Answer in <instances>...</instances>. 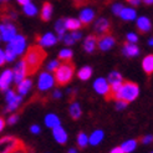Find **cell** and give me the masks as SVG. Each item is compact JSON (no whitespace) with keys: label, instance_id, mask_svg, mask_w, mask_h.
Listing matches in <instances>:
<instances>
[{"label":"cell","instance_id":"1","mask_svg":"<svg viewBox=\"0 0 153 153\" xmlns=\"http://www.w3.org/2000/svg\"><path fill=\"white\" fill-rule=\"evenodd\" d=\"M48 57V52L45 51L40 45H31L24 56V64H25V72L29 76L35 75L39 68L42 66L45 59Z\"/></svg>","mask_w":153,"mask_h":153},{"label":"cell","instance_id":"2","mask_svg":"<svg viewBox=\"0 0 153 153\" xmlns=\"http://www.w3.org/2000/svg\"><path fill=\"white\" fill-rule=\"evenodd\" d=\"M55 76H53V81L56 82L57 86H65L70 82L74 77L75 74V64L71 61H64L62 64H60L57 68L53 71Z\"/></svg>","mask_w":153,"mask_h":153},{"label":"cell","instance_id":"3","mask_svg":"<svg viewBox=\"0 0 153 153\" xmlns=\"http://www.w3.org/2000/svg\"><path fill=\"white\" fill-rule=\"evenodd\" d=\"M140 95V87L137 83L132 81H125L122 82V86L118 92L114 95L113 100L116 101H125L127 103L134 101Z\"/></svg>","mask_w":153,"mask_h":153},{"label":"cell","instance_id":"4","mask_svg":"<svg viewBox=\"0 0 153 153\" xmlns=\"http://www.w3.org/2000/svg\"><path fill=\"white\" fill-rule=\"evenodd\" d=\"M24 142L14 136H4L0 138V153H11L20 146H22Z\"/></svg>","mask_w":153,"mask_h":153},{"label":"cell","instance_id":"5","mask_svg":"<svg viewBox=\"0 0 153 153\" xmlns=\"http://www.w3.org/2000/svg\"><path fill=\"white\" fill-rule=\"evenodd\" d=\"M6 91H7V92H6L5 98H6L7 106L5 108V112H13V111H15L20 106L22 98H21L20 95L15 94V91H13V90H6Z\"/></svg>","mask_w":153,"mask_h":153},{"label":"cell","instance_id":"6","mask_svg":"<svg viewBox=\"0 0 153 153\" xmlns=\"http://www.w3.org/2000/svg\"><path fill=\"white\" fill-rule=\"evenodd\" d=\"M94 88L95 91L98 94V95H102L105 96V98L107 101L112 100V96H111V90H110V85L107 82L106 79H97L95 82H94Z\"/></svg>","mask_w":153,"mask_h":153},{"label":"cell","instance_id":"7","mask_svg":"<svg viewBox=\"0 0 153 153\" xmlns=\"http://www.w3.org/2000/svg\"><path fill=\"white\" fill-rule=\"evenodd\" d=\"M7 48H10L16 55H21L26 48V39L21 35H15L13 39L9 41Z\"/></svg>","mask_w":153,"mask_h":153},{"label":"cell","instance_id":"8","mask_svg":"<svg viewBox=\"0 0 153 153\" xmlns=\"http://www.w3.org/2000/svg\"><path fill=\"white\" fill-rule=\"evenodd\" d=\"M16 35V27L11 22H3L0 24V36L4 41H10Z\"/></svg>","mask_w":153,"mask_h":153},{"label":"cell","instance_id":"9","mask_svg":"<svg viewBox=\"0 0 153 153\" xmlns=\"http://www.w3.org/2000/svg\"><path fill=\"white\" fill-rule=\"evenodd\" d=\"M95 33L98 36H103V35H108L111 33V25L110 21L105 19V18H100L96 22H95Z\"/></svg>","mask_w":153,"mask_h":153},{"label":"cell","instance_id":"10","mask_svg":"<svg viewBox=\"0 0 153 153\" xmlns=\"http://www.w3.org/2000/svg\"><path fill=\"white\" fill-rule=\"evenodd\" d=\"M116 44V39L111 35H103V36H100L97 39V48L100 49L101 51H107L110 50L111 48H113V45Z\"/></svg>","mask_w":153,"mask_h":153},{"label":"cell","instance_id":"11","mask_svg":"<svg viewBox=\"0 0 153 153\" xmlns=\"http://www.w3.org/2000/svg\"><path fill=\"white\" fill-rule=\"evenodd\" d=\"M53 83L55 82H53L52 76L49 72H42L39 77V85H37V87H39L40 91H48L53 86Z\"/></svg>","mask_w":153,"mask_h":153},{"label":"cell","instance_id":"12","mask_svg":"<svg viewBox=\"0 0 153 153\" xmlns=\"http://www.w3.org/2000/svg\"><path fill=\"white\" fill-rule=\"evenodd\" d=\"M25 76H26L25 64H24V61L21 60L16 64V66H15L14 70H13V80H14L15 83H19V82H21L22 80H24Z\"/></svg>","mask_w":153,"mask_h":153},{"label":"cell","instance_id":"13","mask_svg":"<svg viewBox=\"0 0 153 153\" xmlns=\"http://www.w3.org/2000/svg\"><path fill=\"white\" fill-rule=\"evenodd\" d=\"M36 41L39 42V45L41 48H49V46H52V45H55L57 42V39L56 36L51 34V33H48L42 36H37L36 37Z\"/></svg>","mask_w":153,"mask_h":153},{"label":"cell","instance_id":"14","mask_svg":"<svg viewBox=\"0 0 153 153\" xmlns=\"http://www.w3.org/2000/svg\"><path fill=\"white\" fill-rule=\"evenodd\" d=\"M11 81H13V71L11 70H5L1 75H0V91L9 90Z\"/></svg>","mask_w":153,"mask_h":153},{"label":"cell","instance_id":"15","mask_svg":"<svg viewBox=\"0 0 153 153\" xmlns=\"http://www.w3.org/2000/svg\"><path fill=\"white\" fill-rule=\"evenodd\" d=\"M122 52H123V55L127 56V57H136L140 55V49L137 46L136 44H131L126 41L123 44V49H122Z\"/></svg>","mask_w":153,"mask_h":153},{"label":"cell","instance_id":"16","mask_svg":"<svg viewBox=\"0 0 153 153\" xmlns=\"http://www.w3.org/2000/svg\"><path fill=\"white\" fill-rule=\"evenodd\" d=\"M95 19V11L94 10H91V9H85V10H82L80 13V22H81V25L82 27L83 26H88L91 24V21H94Z\"/></svg>","mask_w":153,"mask_h":153},{"label":"cell","instance_id":"17","mask_svg":"<svg viewBox=\"0 0 153 153\" xmlns=\"http://www.w3.org/2000/svg\"><path fill=\"white\" fill-rule=\"evenodd\" d=\"M83 49L86 52L91 53L95 52V50L97 49V36L96 35H88L85 41H83Z\"/></svg>","mask_w":153,"mask_h":153},{"label":"cell","instance_id":"18","mask_svg":"<svg viewBox=\"0 0 153 153\" xmlns=\"http://www.w3.org/2000/svg\"><path fill=\"white\" fill-rule=\"evenodd\" d=\"M52 134H53V138L56 140V142H59L60 144H65L67 142V133L65 129L60 126L52 128Z\"/></svg>","mask_w":153,"mask_h":153},{"label":"cell","instance_id":"19","mask_svg":"<svg viewBox=\"0 0 153 153\" xmlns=\"http://www.w3.org/2000/svg\"><path fill=\"white\" fill-rule=\"evenodd\" d=\"M137 27H138L140 33L144 34V33H148L149 30H151L152 24H151V21H149L148 18L141 16V18H138V20H137Z\"/></svg>","mask_w":153,"mask_h":153},{"label":"cell","instance_id":"20","mask_svg":"<svg viewBox=\"0 0 153 153\" xmlns=\"http://www.w3.org/2000/svg\"><path fill=\"white\" fill-rule=\"evenodd\" d=\"M33 86V81L30 79H26V80H22L21 82L18 83V92L20 96H24L29 92V90Z\"/></svg>","mask_w":153,"mask_h":153},{"label":"cell","instance_id":"21","mask_svg":"<svg viewBox=\"0 0 153 153\" xmlns=\"http://www.w3.org/2000/svg\"><path fill=\"white\" fill-rule=\"evenodd\" d=\"M142 67H143V71L146 72L148 76L152 75L153 72V55H147L146 57L143 59L142 61Z\"/></svg>","mask_w":153,"mask_h":153},{"label":"cell","instance_id":"22","mask_svg":"<svg viewBox=\"0 0 153 153\" xmlns=\"http://www.w3.org/2000/svg\"><path fill=\"white\" fill-rule=\"evenodd\" d=\"M52 16V5L50 3H44L42 5V9H41V14H40V18L42 19V21H49Z\"/></svg>","mask_w":153,"mask_h":153},{"label":"cell","instance_id":"23","mask_svg":"<svg viewBox=\"0 0 153 153\" xmlns=\"http://www.w3.org/2000/svg\"><path fill=\"white\" fill-rule=\"evenodd\" d=\"M120 16L126 21H132V20L136 19L137 13H136L134 9H131V7H123L122 11L120 13Z\"/></svg>","mask_w":153,"mask_h":153},{"label":"cell","instance_id":"24","mask_svg":"<svg viewBox=\"0 0 153 153\" xmlns=\"http://www.w3.org/2000/svg\"><path fill=\"white\" fill-rule=\"evenodd\" d=\"M65 27H66V30H71V31H76V30L82 29V25H81L80 20L70 18V19H65Z\"/></svg>","mask_w":153,"mask_h":153},{"label":"cell","instance_id":"25","mask_svg":"<svg viewBox=\"0 0 153 153\" xmlns=\"http://www.w3.org/2000/svg\"><path fill=\"white\" fill-rule=\"evenodd\" d=\"M102 140H103V131H101V129H96L88 138V143L91 144V146H97V144L101 143Z\"/></svg>","mask_w":153,"mask_h":153},{"label":"cell","instance_id":"26","mask_svg":"<svg viewBox=\"0 0 153 153\" xmlns=\"http://www.w3.org/2000/svg\"><path fill=\"white\" fill-rule=\"evenodd\" d=\"M68 112H70V116L74 118V120H79L82 114V110H81V106L77 103V102H72L70 105V108H68Z\"/></svg>","mask_w":153,"mask_h":153},{"label":"cell","instance_id":"27","mask_svg":"<svg viewBox=\"0 0 153 153\" xmlns=\"http://www.w3.org/2000/svg\"><path fill=\"white\" fill-rule=\"evenodd\" d=\"M45 125L49 128H55L57 126H60V118L53 113H49L46 117H45Z\"/></svg>","mask_w":153,"mask_h":153},{"label":"cell","instance_id":"28","mask_svg":"<svg viewBox=\"0 0 153 153\" xmlns=\"http://www.w3.org/2000/svg\"><path fill=\"white\" fill-rule=\"evenodd\" d=\"M91 76H92V68H91L90 66H83L81 67L79 72H77V77L82 81H87Z\"/></svg>","mask_w":153,"mask_h":153},{"label":"cell","instance_id":"29","mask_svg":"<svg viewBox=\"0 0 153 153\" xmlns=\"http://www.w3.org/2000/svg\"><path fill=\"white\" fill-rule=\"evenodd\" d=\"M136 147H137V141L136 140H128V141H126V142H123L121 144V148L125 153L133 152L136 149Z\"/></svg>","mask_w":153,"mask_h":153},{"label":"cell","instance_id":"30","mask_svg":"<svg viewBox=\"0 0 153 153\" xmlns=\"http://www.w3.org/2000/svg\"><path fill=\"white\" fill-rule=\"evenodd\" d=\"M55 30L59 35V40H62V37L65 35L66 27H65V19H59L55 24Z\"/></svg>","mask_w":153,"mask_h":153},{"label":"cell","instance_id":"31","mask_svg":"<svg viewBox=\"0 0 153 153\" xmlns=\"http://www.w3.org/2000/svg\"><path fill=\"white\" fill-rule=\"evenodd\" d=\"M108 85H112V83H118V82H123L122 80V75L118 72V71H112L110 75H108Z\"/></svg>","mask_w":153,"mask_h":153},{"label":"cell","instance_id":"32","mask_svg":"<svg viewBox=\"0 0 153 153\" xmlns=\"http://www.w3.org/2000/svg\"><path fill=\"white\" fill-rule=\"evenodd\" d=\"M87 144H88V137H87V134L83 133V132H80L77 134V146L80 148H85Z\"/></svg>","mask_w":153,"mask_h":153},{"label":"cell","instance_id":"33","mask_svg":"<svg viewBox=\"0 0 153 153\" xmlns=\"http://www.w3.org/2000/svg\"><path fill=\"white\" fill-rule=\"evenodd\" d=\"M22 6H24V13L26 15H29V16H34V15H36L37 9H36V6L34 4H31V1L25 4V5H22Z\"/></svg>","mask_w":153,"mask_h":153},{"label":"cell","instance_id":"34","mask_svg":"<svg viewBox=\"0 0 153 153\" xmlns=\"http://www.w3.org/2000/svg\"><path fill=\"white\" fill-rule=\"evenodd\" d=\"M74 56V53L71 50H68V49H65V50H61L59 52V59L60 60H62V61H70Z\"/></svg>","mask_w":153,"mask_h":153},{"label":"cell","instance_id":"35","mask_svg":"<svg viewBox=\"0 0 153 153\" xmlns=\"http://www.w3.org/2000/svg\"><path fill=\"white\" fill-rule=\"evenodd\" d=\"M4 55H5V60H6V61H9V62L14 61L15 57H16V53H15L10 48H6V50L4 51Z\"/></svg>","mask_w":153,"mask_h":153},{"label":"cell","instance_id":"36","mask_svg":"<svg viewBox=\"0 0 153 153\" xmlns=\"http://www.w3.org/2000/svg\"><path fill=\"white\" fill-rule=\"evenodd\" d=\"M61 41H64V44L65 45H72V44H75L76 41L74 40V37L71 36V34H65L64 35V37H62V40Z\"/></svg>","mask_w":153,"mask_h":153},{"label":"cell","instance_id":"37","mask_svg":"<svg viewBox=\"0 0 153 153\" xmlns=\"http://www.w3.org/2000/svg\"><path fill=\"white\" fill-rule=\"evenodd\" d=\"M122 9H123V5L120 4V3H116L112 5V13L114 15H120V13L122 11Z\"/></svg>","mask_w":153,"mask_h":153},{"label":"cell","instance_id":"38","mask_svg":"<svg viewBox=\"0 0 153 153\" xmlns=\"http://www.w3.org/2000/svg\"><path fill=\"white\" fill-rule=\"evenodd\" d=\"M90 1H91V0H72V3H74V6H75V7L85 6V5H87Z\"/></svg>","mask_w":153,"mask_h":153},{"label":"cell","instance_id":"39","mask_svg":"<svg viewBox=\"0 0 153 153\" xmlns=\"http://www.w3.org/2000/svg\"><path fill=\"white\" fill-rule=\"evenodd\" d=\"M59 65H60V61H59V60H53V61H51V62L48 65V71H55Z\"/></svg>","mask_w":153,"mask_h":153},{"label":"cell","instance_id":"40","mask_svg":"<svg viewBox=\"0 0 153 153\" xmlns=\"http://www.w3.org/2000/svg\"><path fill=\"white\" fill-rule=\"evenodd\" d=\"M127 41L131 42V44H136L137 41H138V36H137L136 34H133V33L128 34V35H127Z\"/></svg>","mask_w":153,"mask_h":153},{"label":"cell","instance_id":"41","mask_svg":"<svg viewBox=\"0 0 153 153\" xmlns=\"http://www.w3.org/2000/svg\"><path fill=\"white\" fill-rule=\"evenodd\" d=\"M18 120H19V114L14 113V114H11L9 118H7V123H9V125H15L18 122Z\"/></svg>","mask_w":153,"mask_h":153},{"label":"cell","instance_id":"42","mask_svg":"<svg viewBox=\"0 0 153 153\" xmlns=\"http://www.w3.org/2000/svg\"><path fill=\"white\" fill-rule=\"evenodd\" d=\"M126 107H127V102H125V101H117L116 102V110H118V111L125 110Z\"/></svg>","mask_w":153,"mask_h":153},{"label":"cell","instance_id":"43","mask_svg":"<svg viewBox=\"0 0 153 153\" xmlns=\"http://www.w3.org/2000/svg\"><path fill=\"white\" fill-rule=\"evenodd\" d=\"M11 153H29V151H27V148H26L25 144H22V146H20L19 148H16L15 151H13Z\"/></svg>","mask_w":153,"mask_h":153},{"label":"cell","instance_id":"44","mask_svg":"<svg viewBox=\"0 0 153 153\" xmlns=\"http://www.w3.org/2000/svg\"><path fill=\"white\" fill-rule=\"evenodd\" d=\"M71 36L74 37V40H75V41H79L81 37H82V33L77 31V30H76V31H71Z\"/></svg>","mask_w":153,"mask_h":153},{"label":"cell","instance_id":"45","mask_svg":"<svg viewBox=\"0 0 153 153\" xmlns=\"http://www.w3.org/2000/svg\"><path fill=\"white\" fill-rule=\"evenodd\" d=\"M30 131H31V133H34V134H39L41 129L37 125H33L31 127H30Z\"/></svg>","mask_w":153,"mask_h":153},{"label":"cell","instance_id":"46","mask_svg":"<svg viewBox=\"0 0 153 153\" xmlns=\"http://www.w3.org/2000/svg\"><path fill=\"white\" fill-rule=\"evenodd\" d=\"M152 140H153L152 134H147V136H144L143 138H142V143H143V144H148V143L152 142Z\"/></svg>","mask_w":153,"mask_h":153},{"label":"cell","instance_id":"47","mask_svg":"<svg viewBox=\"0 0 153 153\" xmlns=\"http://www.w3.org/2000/svg\"><path fill=\"white\" fill-rule=\"evenodd\" d=\"M5 55H4V51L0 50V66H3L5 64Z\"/></svg>","mask_w":153,"mask_h":153},{"label":"cell","instance_id":"48","mask_svg":"<svg viewBox=\"0 0 153 153\" xmlns=\"http://www.w3.org/2000/svg\"><path fill=\"white\" fill-rule=\"evenodd\" d=\"M110 153H125L123 151H122V148L121 147H114V148H112L111 149V152Z\"/></svg>","mask_w":153,"mask_h":153},{"label":"cell","instance_id":"49","mask_svg":"<svg viewBox=\"0 0 153 153\" xmlns=\"http://www.w3.org/2000/svg\"><path fill=\"white\" fill-rule=\"evenodd\" d=\"M127 1L131 5H133V6H137V5L141 4V0H127Z\"/></svg>","mask_w":153,"mask_h":153},{"label":"cell","instance_id":"50","mask_svg":"<svg viewBox=\"0 0 153 153\" xmlns=\"http://www.w3.org/2000/svg\"><path fill=\"white\" fill-rule=\"evenodd\" d=\"M4 127H5V120L3 117H0V132L4 129Z\"/></svg>","mask_w":153,"mask_h":153},{"label":"cell","instance_id":"51","mask_svg":"<svg viewBox=\"0 0 153 153\" xmlns=\"http://www.w3.org/2000/svg\"><path fill=\"white\" fill-rule=\"evenodd\" d=\"M52 97H53V98H60V97H61V91L56 90V91H55V92H53V94H52Z\"/></svg>","mask_w":153,"mask_h":153},{"label":"cell","instance_id":"52","mask_svg":"<svg viewBox=\"0 0 153 153\" xmlns=\"http://www.w3.org/2000/svg\"><path fill=\"white\" fill-rule=\"evenodd\" d=\"M16 1H18L20 5H25V4L30 3V0H16Z\"/></svg>","mask_w":153,"mask_h":153},{"label":"cell","instance_id":"53","mask_svg":"<svg viewBox=\"0 0 153 153\" xmlns=\"http://www.w3.org/2000/svg\"><path fill=\"white\" fill-rule=\"evenodd\" d=\"M67 153H79V152H77V149H76V148H70Z\"/></svg>","mask_w":153,"mask_h":153},{"label":"cell","instance_id":"54","mask_svg":"<svg viewBox=\"0 0 153 153\" xmlns=\"http://www.w3.org/2000/svg\"><path fill=\"white\" fill-rule=\"evenodd\" d=\"M143 3L146 4V5H151L153 3V0H143Z\"/></svg>","mask_w":153,"mask_h":153},{"label":"cell","instance_id":"55","mask_svg":"<svg viewBox=\"0 0 153 153\" xmlns=\"http://www.w3.org/2000/svg\"><path fill=\"white\" fill-rule=\"evenodd\" d=\"M148 44H149V46H152V44H153V40H152V39H149V41H148Z\"/></svg>","mask_w":153,"mask_h":153},{"label":"cell","instance_id":"56","mask_svg":"<svg viewBox=\"0 0 153 153\" xmlns=\"http://www.w3.org/2000/svg\"><path fill=\"white\" fill-rule=\"evenodd\" d=\"M0 40H1V36H0Z\"/></svg>","mask_w":153,"mask_h":153},{"label":"cell","instance_id":"57","mask_svg":"<svg viewBox=\"0 0 153 153\" xmlns=\"http://www.w3.org/2000/svg\"><path fill=\"white\" fill-rule=\"evenodd\" d=\"M96 1H100V0H96Z\"/></svg>","mask_w":153,"mask_h":153},{"label":"cell","instance_id":"58","mask_svg":"<svg viewBox=\"0 0 153 153\" xmlns=\"http://www.w3.org/2000/svg\"><path fill=\"white\" fill-rule=\"evenodd\" d=\"M151 153H152V152H151Z\"/></svg>","mask_w":153,"mask_h":153}]
</instances>
